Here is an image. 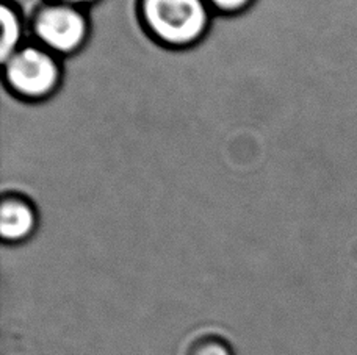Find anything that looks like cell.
Listing matches in <instances>:
<instances>
[{"label": "cell", "instance_id": "2", "mask_svg": "<svg viewBox=\"0 0 357 355\" xmlns=\"http://www.w3.org/2000/svg\"><path fill=\"white\" fill-rule=\"evenodd\" d=\"M5 77L11 90L29 99L46 97L60 80L54 56L38 47H22L5 61Z\"/></svg>", "mask_w": 357, "mask_h": 355}, {"label": "cell", "instance_id": "4", "mask_svg": "<svg viewBox=\"0 0 357 355\" xmlns=\"http://www.w3.org/2000/svg\"><path fill=\"white\" fill-rule=\"evenodd\" d=\"M36 226L35 212L29 204L19 199L3 202L0 213V232L5 241H21L31 235Z\"/></svg>", "mask_w": 357, "mask_h": 355}, {"label": "cell", "instance_id": "6", "mask_svg": "<svg viewBox=\"0 0 357 355\" xmlns=\"http://www.w3.org/2000/svg\"><path fill=\"white\" fill-rule=\"evenodd\" d=\"M185 355H234L231 345L216 335H204L191 341Z\"/></svg>", "mask_w": 357, "mask_h": 355}, {"label": "cell", "instance_id": "5", "mask_svg": "<svg viewBox=\"0 0 357 355\" xmlns=\"http://www.w3.org/2000/svg\"><path fill=\"white\" fill-rule=\"evenodd\" d=\"M0 22H2V41H0V56L5 63L10 56L19 50V41H21V24L17 21L15 11L10 10L6 5H2L0 10Z\"/></svg>", "mask_w": 357, "mask_h": 355}, {"label": "cell", "instance_id": "1", "mask_svg": "<svg viewBox=\"0 0 357 355\" xmlns=\"http://www.w3.org/2000/svg\"><path fill=\"white\" fill-rule=\"evenodd\" d=\"M151 33L168 46H190L204 35L208 15L204 0H143Z\"/></svg>", "mask_w": 357, "mask_h": 355}, {"label": "cell", "instance_id": "7", "mask_svg": "<svg viewBox=\"0 0 357 355\" xmlns=\"http://www.w3.org/2000/svg\"><path fill=\"white\" fill-rule=\"evenodd\" d=\"M218 10L222 11H238L251 2V0H208Z\"/></svg>", "mask_w": 357, "mask_h": 355}, {"label": "cell", "instance_id": "8", "mask_svg": "<svg viewBox=\"0 0 357 355\" xmlns=\"http://www.w3.org/2000/svg\"><path fill=\"white\" fill-rule=\"evenodd\" d=\"M63 2H66L68 5H77V3H88L91 2V0H63Z\"/></svg>", "mask_w": 357, "mask_h": 355}, {"label": "cell", "instance_id": "3", "mask_svg": "<svg viewBox=\"0 0 357 355\" xmlns=\"http://www.w3.org/2000/svg\"><path fill=\"white\" fill-rule=\"evenodd\" d=\"M35 35L44 46L59 54H73L85 42L88 25L73 5H54L38 13Z\"/></svg>", "mask_w": 357, "mask_h": 355}]
</instances>
